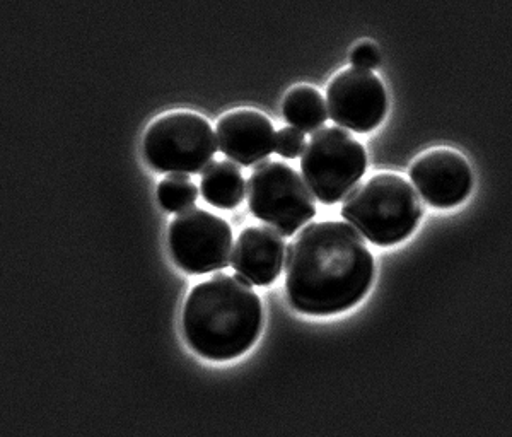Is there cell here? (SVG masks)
Masks as SVG:
<instances>
[{
  "mask_svg": "<svg viewBox=\"0 0 512 437\" xmlns=\"http://www.w3.org/2000/svg\"><path fill=\"white\" fill-rule=\"evenodd\" d=\"M373 279V253L345 222H313L287 245V298L303 315L332 316L354 308Z\"/></svg>",
  "mask_w": 512,
  "mask_h": 437,
  "instance_id": "obj_1",
  "label": "cell"
},
{
  "mask_svg": "<svg viewBox=\"0 0 512 437\" xmlns=\"http://www.w3.org/2000/svg\"><path fill=\"white\" fill-rule=\"evenodd\" d=\"M181 325L198 356L231 361L246 354L260 338L262 299L241 275L217 274L188 294Z\"/></svg>",
  "mask_w": 512,
  "mask_h": 437,
  "instance_id": "obj_2",
  "label": "cell"
},
{
  "mask_svg": "<svg viewBox=\"0 0 512 437\" xmlns=\"http://www.w3.org/2000/svg\"><path fill=\"white\" fill-rule=\"evenodd\" d=\"M424 204L407 178L381 173L355 187L342 205V217L378 246L402 243L419 226Z\"/></svg>",
  "mask_w": 512,
  "mask_h": 437,
  "instance_id": "obj_3",
  "label": "cell"
},
{
  "mask_svg": "<svg viewBox=\"0 0 512 437\" xmlns=\"http://www.w3.org/2000/svg\"><path fill=\"white\" fill-rule=\"evenodd\" d=\"M144 158L152 169L171 175H195L217 151L210 123L192 111H173L151 123L144 135Z\"/></svg>",
  "mask_w": 512,
  "mask_h": 437,
  "instance_id": "obj_4",
  "label": "cell"
},
{
  "mask_svg": "<svg viewBox=\"0 0 512 437\" xmlns=\"http://www.w3.org/2000/svg\"><path fill=\"white\" fill-rule=\"evenodd\" d=\"M301 169L316 199L323 204H338L366 173V149L349 132L326 127L304 147Z\"/></svg>",
  "mask_w": 512,
  "mask_h": 437,
  "instance_id": "obj_5",
  "label": "cell"
},
{
  "mask_svg": "<svg viewBox=\"0 0 512 437\" xmlns=\"http://www.w3.org/2000/svg\"><path fill=\"white\" fill-rule=\"evenodd\" d=\"M248 204L256 219L280 236H292L316 216L315 195L289 164L267 161L251 173Z\"/></svg>",
  "mask_w": 512,
  "mask_h": 437,
  "instance_id": "obj_6",
  "label": "cell"
},
{
  "mask_svg": "<svg viewBox=\"0 0 512 437\" xmlns=\"http://www.w3.org/2000/svg\"><path fill=\"white\" fill-rule=\"evenodd\" d=\"M171 257L190 275L226 269L233 257V229L207 210L187 209L169 224Z\"/></svg>",
  "mask_w": 512,
  "mask_h": 437,
  "instance_id": "obj_7",
  "label": "cell"
},
{
  "mask_svg": "<svg viewBox=\"0 0 512 437\" xmlns=\"http://www.w3.org/2000/svg\"><path fill=\"white\" fill-rule=\"evenodd\" d=\"M328 111L338 127L367 134L383 122L388 98L373 70L350 67L333 77L326 91Z\"/></svg>",
  "mask_w": 512,
  "mask_h": 437,
  "instance_id": "obj_8",
  "label": "cell"
},
{
  "mask_svg": "<svg viewBox=\"0 0 512 437\" xmlns=\"http://www.w3.org/2000/svg\"><path fill=\"white\" fill-rule=\"evenodd\" d=\"M410 178L427 204L451 209L465 202L473 187L470 164L453 149H432L410 169Z\"/></svg>",
  "mask_w": 512,
  "mask_h": 437,
  "instance_id": "obj_9",
  "label": "cell"
},
{
  "mask_svg": "<svg viewBox=\"0 0 512 437\" xmlns=\"http://www.w3.org/2000/svg\"><path fill=\"white\" fill-rule=\"evenodd\" d=\"M217 142L227 158L250 168L275 152L274 125L256 110H236L217 122Z\"/></svg>",
  "mask_w": 512,
  "mask_h": 437,
  "instance_id": "obj_10",
  "label": "cell"
},
{
  "mask_svg": "<svg viewBox=\"0 0 512 437\" xmlns=\"http://www.w3.org/2000/svg\"><path fill=\"white\" fill-rule=\"evenodd\" d=\"M286 246L275 229L251 226L236 239L231 265L236 274L253 286H270L284 269Z\"/></svg>",
  "mask_w": 512,
  "mask_h": 437,
  "instance_id": "obj_11",
  "label": "cell"
},
{
  "mask_svg": "<svg viewBox=\"0 0 512 437\" xmlns=\"http://www.w3.org/2000/svg\"><path fill=\"white\" fill-rule=\"evenodd\" d=\"M200 192L217 209H236L245 199L246 183L241 169L231 161L210 163L202 173Z\"/></svg>",
  "mask_w": 512,
  "mask_h": 437,
  "instance_id": "obj_12",
  "label": "cell"
},
{
  "mask_svg": "<svg viewBox=\"0 0 512 437\" xmlns=\"http://www.w3.org/2000/svg\"><path fill=\"white\" fill-rule=\"evenodd\" d=\"M282 111L287 123L303 134H313L328 120V108L323 94L309 86H297L284 98Z\"/></svg>",
  "mask_w": 512,
  "mask_h": 437,
  "instance_id": "obj_13",
  "label": "cell"
},
{
  "mask_svg": "<svg viewBox=\"0 0 512 437\" xmlns=\"http://www.w3.org/2000/svg\"><path fill=\"white\" fill-rule=\"evenodd\" d=\"M198 188L190 178L183 175H169L158 187L159 204L168 212H183L197 202Z\"/></svg>",
  "mask_w": 512,
  "mask_h": 437,
  "instance_id": "obj_14",
  "label": "cell"
},
{
  "mask_svg": "<svg viewBox=\"0 0 512 437\" xmlns=\"http://www.w3.org/2000/svg\"><path fill=\"white\" fill-rule=\"evenodd\" d=\"M304 147H306V139H304L303 132H299L294 127H286V129L277 132L275 152L280 154L282 158L296 159L297 156H301Z\"/></svg>",
  "mask_w": 512,
  "mask_h": 437,
  "instance_id": "obj_15",
  "label": "cell"
},
{
  "mask_svg": "<svg viewBox=\"0 0 512 437\" xmlns=\"http://www.w3.org/2000/svg\"><path fill=\"white\" fill-rule=\"evenodd\" d=\"M350 60H352V67H357V69H374L379 65L378 48L369 41H362L352 50Z\"/></svg>",
  "mask_w": 512,
  "mask_h": 437,
  "instance_id": "obj_16",
  "label": "cell"
}]
</instances>
